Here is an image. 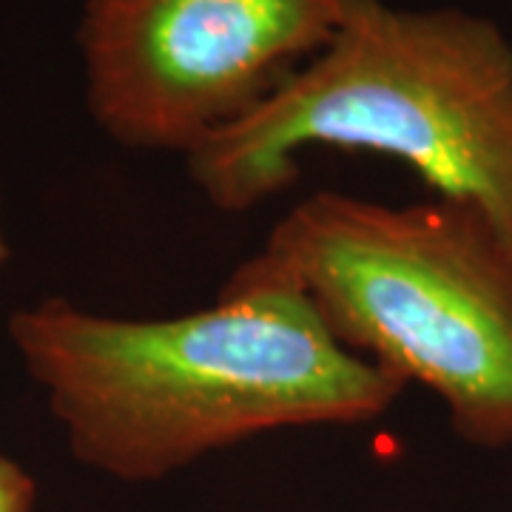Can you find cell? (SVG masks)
<instances>
[{
	"instance_id": "cell-6",
	"label": "cell",
	"mask_w": 512,
	"mask_h": 512,
	"mask_svg": "<svg viewBox=\"0 0 512 512\" xmlns=\"http://www.w3.org/2000/svg\"><path fill=\"white\" fill-rule=\"evenodd\" d=\"M6 202H3V183H0V268L9 262V256H12V245H9V239H6Z\"/></svg>"
},
{
	"instance_id": "cell-3",
	"label": "cell",
	"mask_w": 512,
	"mask_h": 512,
	"mask_svg": "<svg viewBox=\"0 0 512 512\" xmlns=\"http://www.w3.org/2000/svg\"><path fill=\"white\" fill-rule=\"evenodd\" d=\"M248 259L353 356L436 393L458 439L512 447V248L473 205L316 191Z\"/></svg>"
},
{
	"instance_id": "cell-4",
	"label": "cell",
	"mask_w": 512,
	"mask_h": 512,
	"mask_svg": "<svg viewBox=\"0 0 512 512\" xmlns=\"http://www.w3.org/2000/svg\"><path fill=\"white\" fill-rule=\"evenodd\" d=\"M362 0H86V106L131 151L191 157L342 32Z\"/></svg>"
},
{
	"instance_id": "cell-1",
	"label": "cell",
	"mask_w": 512,
	"mask_h": 512,
	"mask_svg": "<svg viewBox=\"0 0 512 512\" xmlns=\"http://www.w3.org/2000/svg\"><path fill=\"white\" fill-rule=\"evenodd\" d=\"M9 339L72 456L123 484L276 430L367 424L407 390L251 259L200 311L126 319L49 296L9 316Z\"/></svg>"
},
{
	"instance_id": "cell-5",
	"label": "cell",
	"mask_w": 512,
	"mask_h": 512,
	"mask_svg": "<svg viewBox=\"0 0 512 512\" xmlns=\"http://www.w3.org/2000/svg\"><path fill=\"white\" fill-rule=\"evenodd\" d=\"M37 481L15 458L0 453V512H35Z\"/></svg>"
},
{
	"instance_id": "cell-2",
	"label": "cell",
	"mask_w": 512,
	"mask_h": 512,
	"mask_svg": "<svg viewBox=\"0 0 512 512\" xmlns=\"http://www.w3.org/2000/svg\"><path fill=\"white\" fill-rule=\"evenodd\" d=\"M308 148L399 160L433 197L481 211L512 248L510 37L453 6L362 0L319 55L185 165L217 211L245 214L299 180Z\"/></svg>"
}]
</instances>
